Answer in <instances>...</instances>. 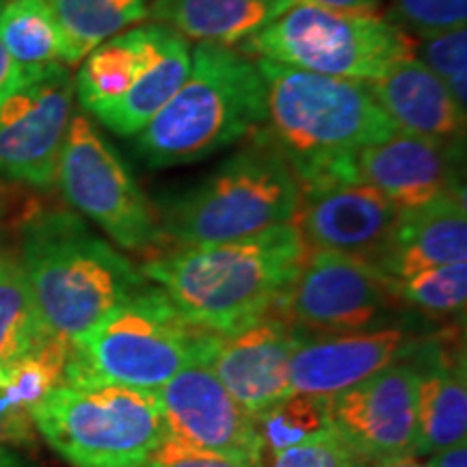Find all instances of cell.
I'll use <instances>...</instances> for the list:
<instances>
[{"mask_svg": "<svg viewBox=\"0 0 467 467\" xmlns=\"http://www.w3.org/2000/svg\"><path fill=\"white\" fill-rule=\"evenodd\" d=\"M467 258L465 191L448 192L399 213L388 249L377 268L392 279L416 275Z\"/></svg>", "mask_w": 467, "mask_h": 467, "instance_id": "20", "label": "cell"}, {"mask_svg": "<svg viewBox=\"0 0 467 467\" xmlns=\"http://www.w3.org/2000/svg\"><path fill=\"white\" fill-rule=\"evenodd\" d=\"M413 57L433 72L446 85L459 107L467 109V31H452L431 35L413 42Z\"/></svg>", "mask_w": 467, "mask_h": 467, "instance_id": "29", "label": "cell"}, {"mask_svg": "<svg viewBox=\"0 0 467 467\" xmlns=\"http://www.w3.org/2000/svg\"><path fill=\"white\" fill-rule=\"evenodd\" d=\"M301 189L288 161L260 130L254 143L221 162L208 178L154 208L165 243L178 247L241 241L290 223Z\"/></svg>", "mask_w": 467, "mask_h": 467, "instance_id": "6", "label": "cell"}, {"mask_svg": "<svg viewBox=\"0 0 467 467\" xmlns=\"http://www.w3.org/2000/svg\"><path fill=\"white\" fill-rule=\"evenodd\" d=\"M66 35L67 66L148 17L151 0H46Z\"/></svg>", "mask_w": 467, "mask_h": 467, "instance_id": "24", "label": "cell"}, {"mask_svg": "<svg viewBox=\"0 0 467 467\" xmlns=\"http://www.w3.org/2000/svg\"><path fill=\"white\" fill-rule=\"evenodd\" d=\"M20 262L46 329L66 340L145 285L130 260L67 210H44L25 221Z\"/></svg>", "mask_w": 467, "mask_h": 467, "instance_id": "3", "label": "cell"}, {"mask_svg": "<svg viewBox=\"0 0 467 467\" xmlns=\"http://www.w3.org/2000/svg\"><path fill=\"white\" fill-rule=\"evenodd\" d=\"M0 42L22 72L67 66L66 35L46 0H9L0 7Z\"/></svg>", "mask_w": 467, "mask_h": 467, "instance_id": "23", "label": "cell"}, {"mask_svg": "<svg viewBox=\"0 0 467 467\" xmlns=\"http://www.w3.org/2000/svg\"><path fill=\"white\" fill-rule=\"evenodd\" d=\"M461 148L399 130L388 141L358 154L361 182L375 186L396 208H418L463 191L459 186Z\"/></svg>", "mask_w": 467, "mask_h": 467, "instance_id": "18", "label": "cell"}, {"mask_svg": "<svg viewBox=\"0 0 467 467\" xmlns=\"http://www.w3.org/2000/svg\"><path fill=\"white\" fill-rule=\"evenodd\" d=\"M416 368L418 441L413 457L467 440V366L457 331L420 337L407 355Z\"/></svg>", "mask_w": 467, "mask_h": 467, "instance_id": "19", "label": "cell"}, {"mask_svg": "<svg viewBox=\"0 0 467 467\" xmlns=\"http://www.w3.org/2000/svg\"><path fill=\"white\" fill-rule=\"evenodd\" d=\"M255 426L265 452L277 454L299 443L331 433L329 399L312 394H288L275 405L255 413Z\"/></svg>", "mask_w": 467, "mask_h": 467, "instance_id": "26", "label": "cell"}, {"mask_svg": "<svg viewBox=\"0 0 467 467\" xmlns=\"http://www.w3.org/2000/svg\"><path fill=\"white\" fill-rule=\"evenodd\" d=\"M69 355V340L50 336L42 347L11 368L9 383L0 389V411L31 409L50 389L63 385Z\"/></svg>", "mask_w": 467, "mask_h": 467, "instance_id": "28", "label": "cell"}, {"mask_svg": "<svg viewBox=\"0 0 467 467\" xmlns=\"http://www.w3.org/2000/svg\"><path fill=\"white\" fill-rule=\"evenodd\" d=\"M266 121L258 66L232 46L200 42L175 96L134 134L139 159L151 169L189 165L251 137Z\"/></svg>", "mask_w": 467, "mask_h": 467, "instance_id": "4", "label": "cell"}, {"mask_svg": "<svg viewBox=\"0 0 467 467\" xmlns=\"http://www.w3.org/2000/svg\"><path fill=\"white\" fill-rule=\"evenodd\" d=\"M418 340L411 329L396 325L364 334L307 337L290 359V394L331 399L405 359Z\"/></svg>", "mask_w": 467, "mask_h": 467, "instance_id": "17", "label": "cell"}, {"mask_svg": "<svg viewBox=\"0 0 467 467\" xmlns=\"http://www.w3.org/2000/svg\"><path fill=\"white\" fill-rule=\"evenodd\" d=\"M306 340L301 329L271 312L223 336L208 368L255 416L290 394V359Z\"/></svg>", "mask_w": 467, "mask_h": 467, "instance_id": "16", "label": "cell"}, {"mask_svg": "<svg viewBox=\"0 0 467 467\" xmlns=\"http://www.w3.org/2000/svg\"><path fill=\"white\" fill-rule=\"evenodd\" d=\"M418 377L407 358L329 399L331 431L368 463L413 457Z\"/></svg>", "mask_w": 467, "mask_h": 467, "instance_id": "14", "label": "cell"}, {"mask_svg": "<svg viewBox=\"0 0 467 467\" xmlns=\"http://www.w3.org/2000/svg\"><path fill=\"white\" fill-rule=\"evenodd\" d=\"M0 7H3V0H0Z\"/></svg>", "mask_w": 467, "mask_h": 467, "instance_id": "39", "label": "cell"}, {"mask_svg": "<svg viewBox=\"0 0 467 467\" xmlns=\"http://www.w3.org/2000/svg\"><path fill=\"white\" fill-rule=\"evenodd\" d=\"M52 334L46 329L22 262L0 249V368H14Z\"/></svg>", "mask_w": 467, "mask_h": 467, "instance_id": "25", "label": "cell"}, {"mask_svg": "<svg viewBox=\"0 0 467 467\" xmlns=\"http://www.w3.org/2000/svg\"><path fill=\"white\" fill-rule=\"evenodd\" d=\"M241 52L314 74L375 83L413 57V39L381 17L299 3L244 39Z\"/></svg>", "mask_w": 467, "mask_h": 467, "instance_id": "9", "label": "cell"}, {"mask_svg": "<svg viewBox=\"0 0 467 467\" xmlns=\"http://www.w3.org/2000/svg\"><path fill=\"white\" fill-rule=\"evenodd\" d=\"M399 306L389 277L370 262L336 251H306L273 312L307 337H331L389 327Z\"/></svg>", "mask_w": 467, "mask_h": 467, "instance_id": "11", "label": "cell"}, {"mask_svg": "<svg viewBox=\"0 0 467 467\" xmlns=\"http://www.w3.org/2000/svg\"><path fill=\"white\" fill-rule=\"evenodd\" d=\"M37 433L74 467H137L165 440L156 389L58 385L31 407Z\"/></svg>", "mask_w": 467, "mask_h": 467, "instance_id": "7", "label": "cell"}, {"mask_svg": "<svg viewBox=\"0 0 467 467\" xmlns=\"http://www.w3.org/2000/svg\"><path fill=\"white\" fill-rule=\"evenodd\" d=\"M303 255L299 232L284 223L241 241L161 251L141 273L192 323L230 336L275 309Z\"/></svg>", "mask_w": 467, "mask_h": 467, "instance_id": "2", "label": "cell"}, {"mask_svg": "<svg viewBox=\"0 0 467 467\" xmlns=\"http://www.w3.org/2000/svg\"><path fill=\"white\" fill-rule=\"evenodd\" d=\"M396 208L375 186L350 180L301 189L295 219L306 251H336L379 265L399 221Z\"/></svg>", "mask_w": 467, "mask_h": 467, "instance_id": "15", "label": "cell"}, {"mask_svg": "<svg viewBox=\"0 0 467 467\" xmlns=\"http://www.w3.org/2000/svg\"><path fill=\"white\" fill-rule=\"evenodd\" d=\"M394 296L426 317H463L467 303V262L435 266L402 279L389 277Z\"/></svg>", "mask_w": 467, "mask_h": 467, "instance_id": "27", "label": "cell"}, {"mask_svg": "<svg viewBox=\"0 0 467 467\" xmlns=\"http://www.w3.org/2000/svg\"><path fill=\"white\" fill-rule=\"evenodd\" d=\"M0 467H39L35 461L25 457L20 451L7 446V443H0Z\"/></svg>", "mask_w": 467, "mask_h": 467, "instance_id": "36", "label": "cell"}, {"mask_svg": "<svg viewBox=\"0 0 467 467\" xmlns=\"http://www.w3.org/2000/svg\"><path fill=\"white\" fill-rule=\"evenodd\" d=\"M392 25L407 28L420 37H431L467 22V0H394Z\"/></svg>", "mask_w": 467, "mask_h": 467, "instance_id": "30", "label": "cell"}, {"mask_svg": "<svg viewBox=\"0 0 467 467\" xmlns=\"http://www.w3.org/2000/svg\"><path fill=\"white\" fill-rule=\"evenodd\" d=\"M159 394L167 437L192 451L213 452L254 467L265 463L255 416L227 392L208 366H189Z\"/></svg>", "mask_w": 467, "mask_h": 467, "instance_id": "13", "label": "cell"}, {"mask_svg": "<svg viewBox=\"0 0 467 467\" xmlns=\"http://www.w3.org/2000/svg\"><path fill=\"white\" fill-rule=\"evenodd\" d=\"M223 336L195 325L159 285H143L69 340L63 385L159 389L189 366H210Z\"/></svg>", "mask_w": 467, "mask_h": 467, "instance_id": "5", "label": "cell"}, {"mask_svg": "<svg viewBox=\"0 0 467 467\" xmlns=\"http://www.w3.org/2000/svg\"><path fill=\"white\" fill-rule=\"evenodd\" d=\"M424 467H467V446L454 443L451 448H443L440 452H433L429 463Z\"/></svg>", "mask_w": 467, "mask_h": 467, "instance_id": "35", "label": "cell"}, {"mask_svg": "<svg viewBox=\"0 0 467 467\" xmlns=\"http://www.w3.org/2000/svg\"><path fill=\"white\" fill-rule=\"evenodd\" d=\"M57 180L69 206L102 227L121 249L148 254V258L165 251V236L141 186L126 161L83 115L69 121Z\"/></svg>", "mask_w": 467, "mask_h": 467, "instance_id": "10", "label": "cell"}, {"mask_svg": "<svg viewBox=\"0 0 467 467\" xmlns=\"http://www.w3.org/2000/svg\"><path fill=\"white\" fill-rule=\"evenodd\" d=\"M366 467H424V465L413 457H394V459L377 461V463H368Z\"/></svg>", "mask_w": 467, "mask_h": 467, "instance_id": "37", "label": "cell"}, {"mask_svg": "<svg viewBox=\"0 0 467 467\" xmlns=\"http://www.w3.org/2000/svg\"><path fill=\"white\" fill-rule=\"evenodd\" d=\"M266 121L260 132L288 161L299 189L359 180L358 154L388 141L399 126L370 85L260 58Z\"/></svg>", "mask_w": 467, "mask_h": 467, "instance_id": "1", "label": "cell"}, {"mask_svg": "<svg viewBox=\"0 0 467 467\" xmlns=\"http://www.w3.org/2000/svg\"><path fill=\"white\" fill-rule=\"evenodd\" d=\"M301 3L353 16H375L381 7V0H301Z\"/></svg>", "mask_w": 467, "mask_h": 467, "instance_id": "33", "label": "cell"}, {"mask_svg": "<svg viewBox=\"0 0 467 467\" xmlns=\"http://www.w3.org/2000/svg\"><path fill=\"white\" fill-rule=\"evenodd\" d=\"M377 102L399 130L463 148L465 109L416 57H407L370 83Z\"/></svg>", "mask_w": 467, "mask_h": 467, "instance_id": "21", "label": "cell"}, {"mask_svg": "<svg viewBox=\"0 0 467 467\" xmlns=\"http://www.w3.org/2000/svg\"><path fill=\"white\" fill-rule=\"evenodd\" d=\"M11 379V368H0V389L9 383Z\"/></svg>", "mask_w": 467, "mask_h": 467, "instance_id": "38", "label": "cell"}, {"mask_svg": "<svg viewBox=\"0 0 467 467\" xmlns=\"http://www.w3.org/2000/svg\"><path fill=\"white\" fill-rule=\"evenodd\" d=\"M368 461L358 457L334 431L318 440L299 443L288 451L273 454L268 467H366Z\"/></svg>", "mask_w": 467, "mask_h": 467, "instance_id": "31", "label": "cell"}, {"mask_svg": "<svg viewBox=\"0 0 467 467\" xmlns=\"http://www.w3.org/2000/svg\"><path fill=\"white\" fill-rule=\"evenodd\" d=\"M191 69L186 37L143 25L96 46L76 74L78 102L119 137H134L182 87Z\"/></svg>", "mask_w": 467, "mask_h": 467, "instance_id": "8", "label": "cell"}, {"mask_svg": "<svg viewBox=\"0 0 467 467\" xmlns=\"http://www.w3.org/2000/svg\"><path fill=\"white\" fill-rule=\"evenodd\" d=\"M72 100L67 66L25 72L17 89L0 104V173L37 189L57 182Z\"/></svg>", "mask_w": 467, "mask_h": 467, "instance_id": "12", "label": "cell"}, {"mask_svg": "<svg viewBox=\"0 0 467 467\" xmlns=\"http://www.w3.org/2000/svg\"><path fill=\"white\" fill-rule=\"evenodd\" d=\"M137 467H254L243 461L219 457L213 452L192 451V448L184 446V443L171 440L165 435L159 446L148 454V459Z\"/></svg>", "mask_w": 467, "mask_h": 467, "instance_id": "32", "label": "cell"}, {"mask_svg": "<svg viewBox=\"0 0 467 467\" xmlns=\"http://www.w3.org/2000/svg\"><path fill=\"white\" fill-rule=\"evenodd\" d=\"M22 78H25V72H22L20 66L11 58L9 52L5 50L3 42H0V104L17 89Z\"/></svg>", "mask_w": 467, "mask_h": 467, "instance_id": "34", "label": "cell"}, {"mask_svg": "<svg viewBox=\"0 0 467 467\" xmlns=\"http://www.w3.org/2000/svg\"><path fill=\"white\" fill-rule=\"evenodd\" d=\"M295 0H151L148 16L182 37L243 44L288 11Z\"/></svg>", "mask_w": 467, "mask_h": 467, "instance_id": "22", "label": "cell"}]
</instances>
